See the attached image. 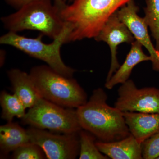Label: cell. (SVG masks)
Returning a JSON list of instances; mask_svg holds the SVG:
<instances>
[{
  "instance_id": "6da1fadb",
  "label": "cell",
  "mask_w": 159,
  "mask_h": 159,
  "mask_svg": "<svg viewBox=\"0 0 159 159\" xmlns=\"http://www.w3.org/2000/svg\"><path fill=\"white\" fill-rule=\"evenodd\" d=\"M107 96L102 88L93 91L89 99L76 110L82 129L103 142L119 141L130 134L123 112L107 104Z\"/></svg>"
},
{
  "instance_id": "7a4b0ae2",
  "label": "cell",
  "mask_w": 159,
  "mask_h": 159,
  "mask_svg": "<svg viewBox=\"0 0 159 159\" xmlns=\"http://www.w3.org/2000/svg\"><path fill=\"white\" fill-rule=\"evenodd\" d=\"M131 0H74L61 11L70 28L68 43L97 37L107 22Z\"/></svg>"
},
{
  "instance_id": "3957f363",
  "label": "cell",
  "mask_w": 159,
  "mask_h": 159,
  "mask_svg": "<svg viewBox=\"0 0 159 159\" xmlns=\"http://www.w3.org/2000/svg\"><path fill=\"white\" fill-rule=\"evenodd\" d=\"M61 11L51 0H37L3 16L1 20L9 31L17 33L25 30H34L52 39L62 32L66 23Z\"/></svg>"
},
{
  "instance_id": "277c9868",
  "label": "cell",
  "mask_w": 159,
  "mask_h": 159,
  "mask_svg": "<svg viewBox=\"0 0 159 159\" xmlns=\"http://www.w3.org/2000/svg\"><path fill=\"white\" fill-rule=\"evenodd\" d=\"M31 79L42 98L64 107L78 108L87 102V96L77 80L63 76L49 66L31 69Z\"/></svg>"
},
{
  "instance_id": "5b68a950",
  "label": "cell",
  "mask_w": 159,
  "mask_h": 159,
  "mask_svg": "<svg viewBox=\"0 0 159 159\" xmlns=\"http://www.w3.org/2000/svg\"><path fill=\"white\" fill-rule=\"evenodd\" d=\"M70 28L67 23L62 32L51 43L42 40L43 34L35 38H30L9 31L0 38L1 44L12 46L29 56L45 62L48 66L59 74L66 77H72L76 70L68 66L61 56V48L68 43Z\"/></svg>"
},
{
  "instance_id": "8992f818",
  "label": "cell",
  "mask_w": 159,
  "mask_h": 159,
  "mask_svg": "<svg viewBox=\"0 0 159 159\" xmlns=\"http://www.w3.org/2000/svg\"><path fill=\"white\" fill-rule=\"evenodd\" d=\"M22 119L23 123L32 127L63 134L77 133L82 129L76 110L64 108L43 98L29 108Z\"/></svg>"
},
{
  "instance_id": "52a82bcc",
  "label": "cell",
  "mask_w": 159,
  "mask_h": 159,
  "mask_svg": "<svg viewBox=\"0 0 159 159\" xmlns=\"http://www.w3.org/2000/svg\"><path fill=\"white\" fill-rule=\"evenodd\" d=\"M27 130L30 142L39 146L47 158L74 159L80 153L79 132L58 134L32 126Z\"/></svg>"
},
{
  "instance_id": "ba28073f",
  "label": "cell",
  "mask_w": 159,
  "mask_h": 159,
  "mask_svg": "<svg viewBox=\"0 0 159 159\" xmlns=\"http://www.w3.org/2000/svg\"><path fill=\"white\" fill-rule=\"evenodd\" d=\"M115 104L122 112H137L159 114V89L154 87L139 89L131 80L122 84L118 89Z\"/></svg>"
},
{
  "instance_id": "9c48e42d",
  "label": "cell",
  "mask_w": 159,
  "mask_h": 159,
  "mask_svg": "<svg viewBox=\"0 0 159 159\" xmlns=\"http://www.w3.org/2000/svg\"><path fill=\"white\" fill-rule=\"evenodd\" d=\"M139 8L134 0L117 11L119 19L127 26L136 40L147 49L152 58V68L159 72V52L154 47L148 34V25L145 18L138 14Z\"/></svg>"
},
{
  "instance_id": "30bf717a",
  "label": "cell",
  "mask_w": 159,
  "mask_h": 159,
  "mask_svg": "<svg viewBox=\"0 0 159 159\" xmlns=\"http://www.w3.org/2000/svg\"><path fill=\"white\" fill-rule=\"evenodd\" d=\"M95 39L106 43L110 48L111 64L107 77V81L120 66L117 57L118 46L124 43L132 44L135 39L127 26L119 19L116 12L109 19Z\"/></svg>"
},
{
  "instance_id": "8fae6325",
  "label": "cell",
  "mask_w": 159,
  "mask_h": 159,
  "mask_svg": "<svg viewBox=\"0 0 159 159\" xmlns=\"http://www.w3.org/2000/svg\"><path fill=\"white\" fill-rule=\"evenodd\" d=\"M129 133L139 143L159 132V114L123 112Z\"/></svg>"
},
{
  "instance_id": "7c38bea8",
  "label": "cell",
  "mask_w": 159,
  "mask_h": 159,
  "mask_svg": "<svg viewBox=\"0 0 159 159\" xmlns=\"http://www.w3.org/2000/svg\"><path fill=\"white\" fill-rule=\"evenodd\" d=\"M99 150L112 159H142V145L131 134L111 142H96Z\"/></svg>"
},
{
  "instance_id": "4fadbf2b",
  "label": "cell",
  "mask_w": 159,
  "mask_h": 159,
  "mask_svg": "<svg viewBox=\"0 0 159 159\" xmlns=\"http://www.w3.org/2000/svg\"><path fill=\"white\" fill-rule=\"evenodd\" d=\"M12 89L26 108L34 106L41 99V97L30 74L17 69H13L8 73Z\"/></svg>"
},
{
  "instance_id": "5bb4252c",
  "label": "cell",
  "mask_w": 159,
  "mask_h": 159,
  "mask_svg": "<svg viewBox=\"0 0 159 159\" xmlns=\"http://www.w3.org/2000/svg\"><path fill=\"white\" fill-rule=\"evenodd\" d=\"M129 53L125 61L120 66L111 79L106 82L105 86L108 89H111L119 84H123L128 80L134 68L138 64L143 61H151L150 55H146L142 50V45L137 40L131 44Z\"/></svg>"
},
{
  "instance_id": "9a60e30c",
  "label": "cell",
  "mask_w": 159,
  "mask_h": 159,
  "mask_svg": "<svg viewBox=\"0 0 159 159\" xmlns=\"http://www.w3.org/2000/svg\"><path fill=\"white\" fill-rule=\"evenodd\" d=\"M30 142L27 130L17 123L8 122L0 126V148L2 155L6 157L20 146Z\"/></svg>"
},
{
  "instance_id": "2e32d148",
  "label": "cell",
  "mask_w": 159,
  "mask_h": 159,
  "mask_svg": "<svg viewBox=\"0 0 159 159\" xmlns=\"http://www.w3.org/2000/svg\"><path fill=\"white\" fill-rule=\"evenodd\" d=\"M0 103L2 118L8 122H12L15 117L22 119L25 115V107L15 94L11 95L2 91L0 96Z\"/></svg>"
},
{
  "instance_id": "e0dca14e",
  "label": "cell",
  "mask_w": 159,
  "mask_h": 159,
  "mask_svg": "<svg viewBox=\"0 0 159 159\" xmlns=\"http://www.w3.org/2000/svg\"><path fill=\"white\" fill-rule=\"evenodd\" d=\"M80 159H107L108 157L102 153L95 142V137L87 131L81 129L79 133Z\"/></svg>"
},
{
  "instance_id": "ac0fdd59",
  "label": "cell",
  "mask_w": 159,
  "mask_h": 159,
  "mask_svg": "<svg viewBox=\"0 0 159 159\" xmlns=\"http://www.w3.org/2000/svg\"><path fill=\"white\" fill-rule=\"evenodd\" d=\"M144 17L156 41V48L159 52V0H146Z\"/></svg>"
},
{
  "instance_id": "d6986e66",
  "label": "cell",
  "mask_w": 159,
  "mask_h": 159,
  "mask_svg": "<svg viewBox=\"0 0 159 159\" xmlns=\"http://www.w3.org/2000/svg\"><path fill=\"white\" fill-rule=\"evenodd\" d=\"M43 151L38 145L30 143L20 146L12 152L11 158L15 159L45 158Z\"/></svg>"
},
{
  "instance_id": "ffe728a7",
  "label": "cell",
  "mask_w": 159,
  "mask_h": 159,
  "mask_svg": "<svg viewBox=\"0 0 159 159\" xmlns=\"http://www.w3.org/2000/svg\"><path fill=\"white\" fill-rule=\"evenodd\" d=\"M143 159H156L159 157V132L142 144Z\"/></svg>"
},
{
  "instance_id": "44dd1931",
  "label": "cell",
  "mask_w": 159,
  "mask_h": 159,
  "mask_svg": "<svg viewBox=\"0 0 159 159\" xmlns=\"http://www.w3.org/2000/svg\"><path fill=\"white\" fill-rule=\"evenodd\" d=\"M5 1L9 5L18 10L25 5L37 0H5Z\"/></svg>"
},
{
  "instance_id": "7402d4cb",
  "label": "cell",
  "mask_w": 159,
  "mask_h": 159,
  "mask_svg": "<svg viewBox=\"0 0 159 159\" xmlns=\"http://www.w3.org/2000/svg\"><path fill=\"white\" fill-rule=\"evenodd\" d=\"M54 4L60 11L67 5L65 0H54Z\"/></svg>"
},
{
  "instance_id": "603a6c76",
  "label": "cell",
  "mask_w": 159,
  "mask_h": 159,
  "mask_svg": "<svg viewBox=\"0 0 159 159\" xmlns=\"http://www.w3.org/2000/svg\"><path fill=\"white\" fill-rule=\"evenodd\" d=\"M73 1H74V0H65V1L66 2H67V1H68V2H70V3L72 2H73Z\"/></svg>"
},
{
  "instance_id": "cb8c5ba5",
  "label": "cell",
  "mask_w": 159,
  "mask_h": 159,
  "mask_svg": "<svg viewBox=\"0 0 159 159\" xmlns=\"http://www.w3.org/2000/svg\"><path fill=\"white\" fill-rule=\"evenodd\" d=\"M157 159H159V157H158L157 158Z\"/></svg>"
}]
</instances>
